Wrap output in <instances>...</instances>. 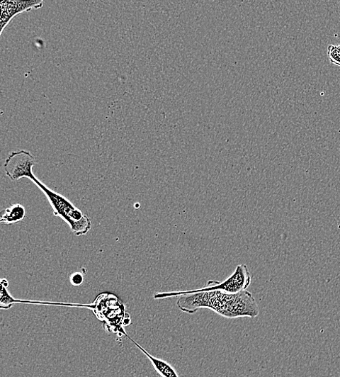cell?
I'll return each mask as SVG.
<instances>
[{"instance_id":"5","label":"cell","mask_w":340,"mask_h":377,"mask_svg":"<svg viewBox=\"0 0 340 377\" xmlns=\"http://www.w3.org/2000/svg\"><path fill=\"white\" fill-rule=\"evenodd\" d=\"M44 2L38 0L30 1H9L4 0L0 4L1 6V16H0V35L10 22L18 14L38 10L43 7Z\"/></svg>"},{"instance_id":"8","label":"cell","mask_w":340,"mask_h":377,"mask_svg":"<svg viewBox=\"0 0 340 377\" xmlns=\"http://www.w3.org/2000/svg\"><path fill=\"white\" fill-rule=\"evenodd\" d=\"M0 223L11 225L23 221L26 216V210L21 204H15L1 212Z\"/></svg>"},{"instance_id":"7","label":"cell","mask_w":340,"mask_h":377,"mask_svg":"<svg viewBox=\"0 0 340 377\" xmlns=\"http://www.w3.org/2000/svg\"><path fill=\"white\" fill-rule=\"evenodd\" d=\"M1 298H0V308L3 309H9L14 303H30V304H40V305H65V306H79L89 308V305L86 304H68V303H55L48 302L40 301H30V300H21L13 298L11 294L8 292L7 287L4 285H1Z\"/></svg>"},{"instance_id":"11","label":"cell","mask_w":340,"mask_h":377,"mask_svg":"<svg viewBox=\"0 0 340 377\" xmlns=\"http://www.w3.org/2000/svg\"><path fill=\"white\" fill-rule=\"evenodd\" d=\"M132 322V320L130 319H125L123 320V324L125 326H129Z\"/></svg>"},{"instance_id":"9","label":"cell","mask_w":340,"mask_h":377,"mask_svg":"<svg viewBox=\"0 0 340 377\" xmlns=\"http://www.w3.org/2000/svg\"><path fill=\"white\" fill-rule=\"evenodd\" d=\"M327 55L332 64L340 67V45H329Z\"/></svg>"},{"instance_id":"1","label":"cell","mask_w":340,"mask_h":377,"mask_svg":"<svg viewBox=\"0 0 340 377\" xmlns=\"http://www.w3.org/2000/svg\"><path fill=\"white\" fill-rule=\"evenodd\" d=\"M177 307L182 312L195 314L199 309H210L227 319L259 317L260 308L253 295L246 291L231 294L222 291L194 293L179 297Z\"/></svg>"},{"instance_id":"10","label":"cell","mask_w":340,"mask_h":377,"mask_svg":"<svg viewBox=\"0 0 340 377\" xmlns=\"http://www.w3.org/2000/svg\"><path fill=\"white\" fill-rule=\"evenodd\" d=\"M70 281L74 286H80L83 284L84 276L80 272L73 274L70 277Z\"/></svg>"},{"instance_id":"4","label":"cell","mask_w":340,"mask_h":377,"mask_svg":"<svg viewBox=\"0 0 340 377\" xmlns=\"http://www.w3.org/2000/svg\"><path fill=\"white\" fill-rule=\"evenodd\" d=\"M35 157L27 150L11 152L6 161L4 167L6 175L13 181L22 178L33 180L35 176L33 169L36 165Z\"/></svg>"},{"instance_id":"3","label":"cell","mask_w":340,"mask_h":377,"mask_svg":"<svg viewBox=\"0 0 340 377\" xmlns=\"http://www.w3.org/2000/svg\"><path fill=\"white\" fill-rule=\"evenodd\" d=\"M251 273L246 265L241 264L236 267L235 271L223 282L208 281L207 286L201 289L179 292L158 293L154 295V300H162L188 296L194 293L222 291L235 294L246 291L251 286Z\"/></svg>"},{"instance_id":"2","label":"cell","mask_w":340,"mask_h":377,"mask_svg":"<svg viewBox=\"0 0 340 377\" xmlns=\"http://www.w3.org/2000/svg\"><path fill=\"white\" fill-rule=\"evenodd\" d=\"M33 181L45 195L55 215L63 219L76 236L79 237L87 234L91 228V223L89 217L75 207L65 197L50 190L37 177Z\"/></svg>"},{"instance_id":"6","label":"cell","mask_w":340,"mask_h":377,"mask_svg":"<svg viewBox=\"0 0 340 377\" xmlns=\"http://www.w3.org/2000/svg\"><path fill=\"white\" fill-rule=\"evenodd\" d=\"M128 339H130L136 347L149 359L152 363L154 369L163 377H179L176 371L174 368L169 364L168 362L159 359L158 358L154 357L149 354L146 350H144L140 344L136 342L133 339H132L126 332L123 333Z\"/></svg>"}]
</instances>
